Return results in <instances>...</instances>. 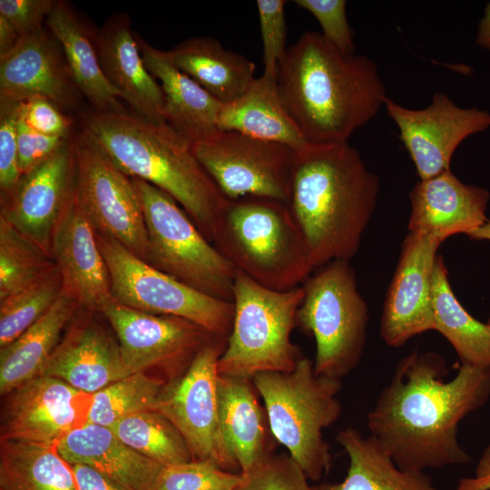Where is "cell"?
I'll return each mask as SVG.
<instances>
[{"instance_id":"ffe728a7","label":"cell","mask_w":490,"mask_h":490,"mask_svg":"<svg viewBox=\"0 0 490 490\" xmlns=\"http://www.w3.org/2000/svg\"><path fill=\"white\" fill-rule=\"evenodd\" d=\"M51 257L64 289L77 300L81 309L101 312L113 299L109 270L94 228L75 197L54 231Z\"/></svg>"},{"instance_id":"2e32d148","label":"cell","mask_w":490,"mask_h":490,"mask_svg":"<svg viewBox=\"0 0 490 490\" xmlns=\"http://www.w3.org/2000/svg\"><path fill=\"white\" fill-rule=\"evenodd\" d=\"M0 439L57 445L88 422L93 394L49 376L34 377L3 396Z\"/></svg>"},{"instance_id":"484cf974","label":"cell","mask_w":490,"mask_h":490,"mask_svg":"<svg viewBox=\"0 0 490 490\" xmlns=\"http://www.w3.org/2000/svg\"><path fill=\"white\" fill-rule=\"evenodd\" d=\"M45 25L61 44L73 80L93 110L126 112L122 95L102 71L94 38L69 4L56 0Z\"/></svg>"},{"instance_id":"7a4b0ae2","label":"cell","mask_w":490,"mask_h":490,"mask_svg":"<svg viewBox=\"0 0 490 490\" xmlns=\"http://www.w3.org/2000/svg\"><path fill=\"white\" fill-rule=\"evenodd\" d=\"M277 83L287 113L309 143L348 142L388 99L374 61L342 53L316 31L288 47Z\"/></svg>"},{"instance_id":"83f0119b","label":"cell","mask_w":490,"mask_h":490,"mask_svg":"<svg viewBox=\"0 0 490 490\" xmlns=\"http://www.w3.org/2000/svg\"><path fill=\"white\" fill-rule=\"evenodd\" d=\"M250 378L219 374L218 398L221 431L241 472L250 470L270 453L268 417Z\"/></svg>"},{"instance_id":"c3c4849f","label":"cell","mask_w":490,"mask_h":490,"mask_svg":"<svg viewBox=\"0 0 490 490\" xmlns=\"http://www.w3.org/2000/svg\"><path fill=\"white\" fill-rule=\"evenodd\" d=\"M22 36L15 27L0 15V56H4L16 47Z\"/></svg>"},{"instance_id":"b9f144b4","label":"cell","mask_w":490,"mask_h":490,"mask_svg":"<svg viewBox=\"0 0 490 490\" xmlns=\"http://www.w3.org/2000/svg\"><path fill=\"white\" fill-rule=\"evenodd\" d=\"M21 103L0 97V189L5 194L21 177L18 164L17 125Z\"/></svg>"},{"instance_id":"d590c367","label":"cell","mask_w":490,"mask_h":490,"mask_svg":"<svg viewBox=\"0 0 490 490\" xmlns=\"http://www.w3.org/2000/svg\"><path fill=\"white\" fill-rule=\"evenodd\" d=\"M54 268L49 254L0 217V300L32 286Z\"/></svg>"},{"instance_id":"cb8c5ba5","label":"cell","mask_w":490,"mask_h":490,"mask_svg":"<svg viewBox=\"0 0 490 490\" xmlns=\"http://www.w3.org/2000/svg\"><path fill=\"white\" fill-rule=\"evenodd\" d=\"M135 36L147 70L161 83L165 122L192 143L218 134L222 103L174 66L166 51L153 47L137 34Z\"/></svg>"},{"instance_id":"6da1fadb","label":"cell","mask_w":490,"mask_h":490,"mask_svg":"<svg viewBox=\"0 0 490 490\" xmlns=\"http://www.w3.org/2000/svg\"><path fill=\"white\" fill-rule=\"evenodd\" d=\"M446 361L433 351H414L397 365L367 425L397 466L425 472L466 465L470 455L458 441V426L490 398V368L461 364L446 380Z\"/></svg>"},{"instance_id":"e0dca14e","label":"cell","mask_w":490,"mask_h":490,"mask_svg":"<svg viewBox=\"0 0 490 490\" xmlns=\"http://www.w3.org/2000/svg\"><path fill=\"white\" fill-rule=\"evenodd\" d=\"M75 155L72 135L47 160L22 174L1 195V214L51 256L54 231L74 199Z\"/></svg>"},{"instance_id":"e575fe53","label":"cell","mask_w":490,"mask_h":490,"mask_svg":"<svg viewBox=\"0 0 490 490\" xmlns=\"http://www.w3.org/2000/svg\"><path fill=\"white\" fill-rule=\"evenodd\" d=\"M166 386L145 372L128 375L93 394L87 424L110 427L126 416L156 410Z\"/></svg>"},{"instance_id":"8fae6325","label":"cell","mask_w":490,"mask_h":490,"mask_svg":"<svg viewBox=\"0 0 490 490\" xmlns=\"http://www.w3.org/2000/svg\"><path fill=\"white\" fill-rule=\"evenodd\" d=\"M75 200L95 232L110 237L146 261L148 235L132 180L84 129L72 134Z\"/></svg>"},{"instance_id":"7c38bea8","label":"cell","mask_w":490,"mask_h":490,"mask_svg":"<svg viewBox=\"0 0 490 490\" xmlns=\"http://www.w3.org/2000/svg\"><path fill=\"white\" fill-rule=\"evenodd\" d=\"M227 338H215L195 356L185 372L167 384L156 411L184 438L193 460H208L220 468H240L224 439L219 412L218 362Z\"/></svg>"},{"instance_id":"f546056e","label":"cell","mask_w":490,"mask_h":490,"mask_svg":"<svg viewBox=\"0 0 490 490\" xmlns=\"http://www.w3.org/2000/svg\"><path fill=\"white\" fill-rule=\"evenodd\" d=\"M64 289L50 309L13 342L0 348V394L41 375L62 338V332L80 309Z\"/></svg>"},{"instance_id":"836d02e7","label":"cell","mask_w":490,"mask_h":490,"mask_svg":"<svg viewBox=\"0 0 490 490\" xmlns=\"http://www.w3.org/2000/svg\"><path fill=\"white\" fill-rule=\"evenodd\" d=\"M109 428L126 445L162 466L193 460L179 430L156 410L126 416Z\"/></svg>"},{"instance_id":"f35d334b","label":"cell","mask_w":490,"mask_h":490,"mask_svg":"<svg viewBox=\"0 0 490 490\" xmlns=\"http://www.w3.org/2000/svg\"><path fill=\"white\" fill-rule=\"evenodd\" d=\"M235 490H315L289 455L265 456L250 470Z\"/></svg>"},{"instance_id":"5bb4252c","label":"cell","mask_w":490,"mask_h":490,"mask_svg":"<svg viewBox=\"0 0 490 490\" xmlns=\"http://www.w3.org/2000/svg\"><path fill=\"white\" fill-rule=\"evenodd\" d=\"M100 313L113 329L128 375L152 368L183 374L197 353L220 338L188 319L146 313L113 299Z\"/></svg>"},{"instance_id":"681fc988","label":"cell","mask_w":490,"mask_h":490,"mask_svg":"<svg viewBox=\"0 0 490 490\" xmlns=\"http://www.w3.org/2000/svg\"><path fill=\"white\" fill-rule=\"evenodd\" d=\"M475 44L490 50V2L486 5L484 16L479 22Z\"/></svg>"},{"instance_id":"60d3db41","label":"cell","mask_w":490,"mask_h":490,"mask_svg":"<svg viewBox=\"0 0 490 490\" xmlns=\"http://www.w3.org/2000/svg\"><path fill=\"white\" fill-rule=\"evenodd\" d=\"M294 3L310 13L321 27V34L337 49L355 54L353 31L349 26L345 0H295Z\"/></svg>"},{"instance_id":"f907efd6","label":"cell","mask_w":490,"mask_h":490,"mask_svg":"<svg viewBox=\"0 0 490 490\" xmlns=\"http://www.w3.org/2000/svg\"><path fill=\"white\" fill-rule=\"evenodd\" d=\"M467 236L473 240H490V220L480 228L470 232Z\"/></svg>"},{"instance_id":"7bdbcfd3","label":"cell","mask_w":490,"mask_h":490,"mask_svg":"<svg viewBox=\"0 0 490 490\" xmlns=\"http://www.w3.org/2000/svg\"><path fill=\"white\" fill-rule=\"evenodd\" d=\"M20 116L29 128L39 133L64 138L72 135V119L45 98L36 96L22 102Z\"/></svg>"},{"instance_id":"bcb514c9","label":"cell","mask_w":490,"mask_h":490,"mask_svg":"<svg viewBox=\"0 0 490 490\" xmlns=\"http://www.w3.org/2000/svg\"><path fill=\"white\" fill-rule=\"evenodd\" d=\"M77 490H129L117 481L83 464H70Z\"/></svg>"},{"instance_id":"603a6c76","label":"cell","mask_w":490,"mask_h":490,"mask_svg":"<svg viewBox=\"0 0 490 490\" xmlns=\"http://www.w3.org/2000/svg\"><path fill=\"white\" fill-rule=\"evenodd\" d=\"M94 42L105 78L134 114L165 122L163 91L143 63L129 16L119 14L108 18Z\"/></svg>"},{"instance_id":"5b68a950","label":"cell","mask_w":490,"mask_h":490,"mask_svg":"<svg viewBox=\"0 0 490 490\" xmlns=\"http://www.w3.org/2000/svg\"><path fill=\"white\" fill-rule=\"evenodd\" d=\"M212 243L237 270L271 289L299 287L314 270L297 221L279 201L227 198Z\"/></svg>"},{"instance_id":"8992f818","label":"cell","mask_w":490,"mask_h":490,"mask_svg":"<svg viewBox=\"0 0 490 490\" xmlns=\"http://www.w3.org/2000/svg\"><path fill=\"white\" fill-rule=\"evenodd\" d=\"M252 383L264 401L270 430L308 479L319 480L332 464L323 430L340 416L341 381L315 373L301 358L289 372L256 374Z\"/></svg>"},{"instance_id":"7dc6e473","label":"cell","mask_w":490,"mask_h":490,"mask_svg":"<svg viewBox=\"0 0 490 490\" xmlns=\"http://www.w3.org/2000/svg\"><path fill=\"white\" fill-rule=\"evenodd\" d=\"M456 490H490V445L484 449L474 476L462 478Z\"/></svg>"},{"instance_id":"44dd1931","label":"cell","mask_w":490,"mask_h":490,"mask_svg":"<svg viewBox=\"0 0 490 490\" xmlns=\"http://www.w3.org/2000/svg\"><path fill=\"white\" fill-rule=\"evenodd\" d=\"M76 317V316H75ZM71 322L41 375L94 394L128 376L117 338L91 317Z\"/></svg>"},{"instance_id":"277c9868","label":"cell","mask_w":490,"mask_h":490,"mask_svg":"<svg viewBox=\"0 0 490 490\" xmlns=\"http://www.w3.org/2000/svg\"><path fill=\"white\" fill-rule=\"evenodd\" d=\"M82 128L125 174L170 195L212 242L227 198L196 158L189 139L167 122L126 112L91 111L82 115Z\"/></svg>"},{"instance_id":"30bf717a","label":"cell","mask_w":490,"mask_h":490,"mask_svg":"<svg viewBox=\"0 0 490 490\" xmlns=\"http://www.w3.org/2000/svg\"><path fill=\"white\" fill-rule=\"evenodd\" d=\"M95 233L115 301L150 314L182 318L228 338L234 315L232 301L198 291L151 266L115 240Z\"/></svg>"},{"instance_id":"9a60e30c","label":"cell","mask_w":490,"mask_h":490,"mask_svg":"<svg viewBox=\"0 0 490 490\" xmlns=\"http://www.w3.org/2000/svg\"><path fill=\"white\" fill-rule=\"evenodd\" d=\"M385 107L397 127L399 139L420 180L449 170L451 158L458 145L466 137L490 126L487 111L459 107L441 92L436 93L431 103L424 109H409L390 98Z\"/></svg>"},{"instance_id":"d4e9b609","label":"cell","mask_w":490,"mask_h":490,"mask_svg":"<svg viewBox=\"0 0 490 490\" xmlns=\"http://www.w3.org/2000/svg\"><path fill=\"white\" fill-rule=\"evenodd\" d=\"M69 464L89 466L129 490H154L162 466L126 445L111 428L86 424L57 444Z\"/></svg>"},{"instance_id":"d6986e66","label":"cell","mask_w":490,"mask_h":490,"mask_svg":"<svg viewBox=\"0 0 490 490\" xmlns=\"http://www.w3.org/2000/svg\"><path fill=\"white\" fill-rule=\"evenodd\" d=\"M81 95L62 46L47 27L22 37L0 56V97L24 102L39 96L68 109L78 105Z\"/></svg>"},{"instance_id":"9c48e42d","label":"cell","mask_w":490,"mask_h":490,"mask_svg":"<svg viewBox=\"0 0 490 490\" xmlns=\"http://www.w3.org/2000/svg\"><path fill=\"white\" fill-rule=\"evenodd\" d=\"M143 211L146 262L210 297L232 301L236 268L167 193L132 178Z\"/></svg>"},{"instance_id":"4dcf8cb0","label":"cell","mask_w":490,"mask_h":490,"mask_svg":"<svg viewBox=\"0 0 490 490\" xmlns=\"http://www.w3.org/2000/svg\"><path fill=\"white\" fill-rule=\"evenodd\" d=\"M336 439L349 458L347 475L339 483L323 484L315 490H439L425 472L397 466L371 436L347 427Z\"/></svg>"},{"instance_id":"ee69618b","label":"cell","mask_w":490,"mask_h":490,"mask_svg":"<svg viewBox=\"0 0 490 490\" xmlns=\"http://www.w3.org/2000/svg\"><path fill=\"white\" fill-rule=\"evenodd\" d=\"M70 137L48 136L39 133L27 126L19 113L17 151L21 174L28 172L47 160Z\"/></svg>"},{"instance_id":"d6a6232c","label":"cell","mask_w":490,"mask_h":490,"mask_svg":"<svg viewBox=\"0 0 490 490\" xmlns=\"http://www.w3.org/2000/svg\"><path fill=\"white\" fill-rule=\"evenodd\" d=\"M432 303L434 330L451 344L461 364L490 368V324L477 320L460 304L440 255L435 264Z\"/></svg>"},{"instance_id":"7402d4cb","label":"cell","mask_w":490,"mask_h":490,"mask_svg":"<svg viewBox=\"0 0 490 490\" xmlns=\"http://www.w3.org/2000/svg\"><path fill=\"white\" fill-rule=\"evenodd\" d=\"M408 231L431 235L441 240L459 233L468 235L488 220L489 191L463 183L447 170L420 180L412 189Z\"/></svg>"},{"instance_id":"4fadbf2b","label":"cell","mask_w":490,"mask_h":490,"mask_svg":"<svg viewBox=\"0 0 490 490\" xmlns=\"http://www.w3.org/2000/svg\"><path fill=\"white\" fill-rule=\"evenodd\" d=\"M194 154L228 199L265 198L288 204L295 151L285 144L220 131L192 143Z\"/></svg>"},{"instance_id":"52a82bcc","label":"cell","mask_w":490,"mask_h":490,"mask_svg":"<svg viewBox=\"0 0 490 490\" xmlns=\"http://www.w3.org/2000/svg\"><path fill=\"white\" fill-rule=\"evenodd\" d=\"M302 286L289 290L266 288L237 270L234 315L219 374L252 378L262 372H289L301 357L291 342Z\"/></svg>"},{"instance_id":"ab89813d","label":"cell","mask_w":490,"mask_h":490,"mask_svg":"<svg viewBox=\"0 0 490 490\" xmlns=\"http://www.w3.org/2000/svg\"><path fill=\"white\" fill-rule=\"evenodd\" d=\"M263 46V74L276 77L286 46L287 25L284 0H258L256 2Z\"/></svg>"},{"instance_id":"3957f363","label":"cell","mask_w":490,"mask_h":490,"mask_svg":"<svg viewBox=\"0 0 490 490\" xmlns=\"http://www.w3.org/2000/svg\"><path fill=\"white\" fill-rule=\"evenodd\" d=\"M379 180L348 142L296 150L288 206L314 270L357 254L376 210Z\"/></svg>"},{"instance_id":"816d5d0a","label":"cell","mask_w":490,"mask_h":490,"mask_svg":"<svg viewBox=\"0 0 490 490\" xmlns=\"http://www.w3.org/2000/svg\"><path fill=\"white\" fill-rule=\"evenodd\" d=\"M488 324H490V318H488V321H487Z\"/></svg>"},{"instance_id":"8d00e7d4","label":"cell","mask_w":490,"mask_h":490,"mask_svg":"<svg viewBox=\"0 0 490 490\" xmlns=\"http://www.w3.org/2000/svg\"><path fill=\"white\" fill-rule=\"evenodd\" d=\"M63 289L55 266L32 286L0 300V348L36 322L59 298Z\"/></svg>"},{"instance_id":"4316f807","label":"cell","mask_w":490,"mask_h":490,"mask_svg":"<svg viewBox=\"0 0 490 490\" xmlns=\"http://www.w3.org/2000/svg\"><path fill=\"white\" fill-rule=\"evenodd\" d=\"M166 54L174 66L222 104L240 97L256 79L253 62L224 48L214 38L186 39Z\"/></svg>"},{"instance_id":"1f68e13d","label":"cell","mask_w":490,"mask_h":490,"mask_svg":"<svg viewBox=\"0 0 490 490\" xmlns=\"http://www.w3.org/2000/svg\"><path fill=\"white\" fill-rule=\"evenodd\" d=\"M0 490H77L57 445L0 439Z\"/></svg>"},{"instance_id":"74e56055","label":"cell","mask_w":490,"mask_h":490,"mask_svg":"<svg viewBox=\"0 0 490 490\" xmlns=\"http://www.w3.org/2000/svg\"><path fill=\"white\" fill-rule=\"evenodd\" d=\"M241 480V472L223 470L208 460H192L163 466L154 490H235Z\"/></svg>"},{"instance_id":"ac0fdd59","label":"cell","mask_w":490,"mask_h":490,"mask_svg":"<svg viewBox=\"0 0 490 490\" xmlns=\"http://www.w3.org/2000/svg\"><path fill=\"white\" fill-rule=\"evenodd\" d=\"M443 240L408 231L388 286L380 318V335L399 348L411 338L434 330L433 277Z\"/></svg>"},{"instance_id":"ba28073f","label":"cell","mask_w":490,"mask_h":490,"mask_svg":"<svg viewBox=\"0 0 490 490\" xmlns=\"http://www.w3.org/2000/svg\"><path fill=\"white\" fill-rule=\"evenodd\" d=\"M301 286L297 325L315 339V373L340 379L362 358L369 320L354 270L348 260H332Z\"/></svg>"},{"instance_id":"f6af8a7d","label":"cell","mask_w":490,"mask_h":490,"mask_svg":"<svg viewBox=\"0 0 490 490\" xmlns=\"http://www.w3.org/2000/svg\"><path fill=\"white\" fill-rule=\"evenodd\" d=\"M56 0H1L0 15L6 18L22 37L44 28Z\"/></svg>"},{"instance_id":"f1b7e54d","label":"cell","mask_w":490,"mask_h":490,"mask_svg":"<svg viewBox=\"0 0 490 490\" xmlns=\"http://www.w3.org/2000/svg\"><path fill=\"white\" fill-rule=\"evenodd\" d=\"M218 127L220 131L279 142L294 150L308 143L283 105L277 76L263 74L240 97L221 105Z\"/></svg>"}]
</instances>
